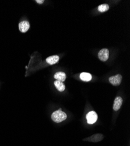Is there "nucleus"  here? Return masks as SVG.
<instances>
[{"label": "nucleus", "instance_id": "nucleus-1", "mask_svg": "<svg viewBox=\"0 0 130 146\" xmlns=\"http://www.w3.org/2000/svg\"><path fill=\"white\" fill-rule=\"evenodd\" d=\"M67 117V114L61 111V109L54 112L51 115V119L55 123L61 122V121L65 120Z\"/></svg>", "mask_w": 130, "mask_h": 146}, {"label": "nucleus", "instance_id": "nucleus-2", "mask_svg": "<svg viewBox=\"0 0 130 146\" xmlns=\"http://www.w3.org/2000/svg\"><path fill=\"white\" fill-rule=\"evenodd\" d=\"M122 76L120 74H117L114 76H112L109 78V82L114 86H119L122 81Z\"/></svg>", "mask_w": 130, "mask_h": 146}, {"label": "nucleus", "instance_id": "nucleus-3", "mask_svg": "<svg viewBox=\"0 0 130 146\" xmlns=\"http://www.w3.org/2000/svg\"><path fill=\"white\" fill-rule=\"evenodd\" d=\"M86 119L88 124H93L98 120V115L94 111L89 112L86 115Z\"/></svg>", "mask_w": 130, "mask_h": 146}, {"label": "nucleus", "instance_id": "nucleus-4", "mask_svg": "<svg viewBox=\"0 0 130 146\" xmlns=\"http://www.w3.org/2000/svg\"><path fill=\"white\" fill-rule=\"evenodd\" d=\"M99 58L102 62L107 61L109 57V51L108 48H102L98 53Z\"/></svg>", "mask_w": 130, "mask_h": 146}, {"label": "nucleus", "instance_id": "nucleus-5", "mask_svg": "<svg viewBox=\"0 0 130 146\" xmlns=\"http://www.w3.org/2000/svg\"><path fill=\"white\" fill-rule=\"evenodd\" d=\"M30 28L29 22L27 21H23L19 23V29L22 33L26 32Z\"/></svg>", "mask_w": 130, "mask_h": 146}, {"label": "nucleus", "instance_id": "nucleus-6", "mask_svg": "<svg viewBox=\"0 0 130 146\" xmlns=\"http://www.w3.org/2000/svg\"><path fill=\"white\" fill-rule=\"evenodd\" d=\"M103 138H104V136L102 135H101V134H96V135H94L87 139H84V140L96 143V142H99V141L102 140L103 139Z\"/></svg>", "mask_w": 130, "mask_h": 146}, {"label": "nucleus", "instance_id": "nucleus-7", "mask_svg": "<svg viewBox=\"0 0 130 146\" xmlns=\"http://www.w3.org/2000/svg\"><path fill=\"white\" fill-rule=\"evenodd\" d=\"M123 104V99L121 98L120 96H117L115 98L114 102V105H113V110L115 111H119L120 108H121V105Z\"/></svg>", "mask_w": 130, "mask_h": 146}, {"label": "nucleus", "instance_id": "nucleus-8", "mask_svg": "<svg viewBox=\"0 0 130 146\" xmlns=\"http://www.w3.org/2000/svg\"><path fill=\"white\" fill-rule=\"evenodd\" d=\"M54 77L57 80V81H59L61 82H63L66 80L67 76H66V74L64 72L62 71H59V72H57Z\"/></svg>", "mask_w": 130, "mask_h": 146}, {"label": "nucleus", "instance_id": "nucleus-9", "mask_svg": "<svg viewBox=\"0 0 130 146\" xmlns=\"http://www.w3.org/2000/svg\"><path fill=\"white\" fill-rule=\"evenodd\" d=\"M59 59H60V57L57 55L51 56L46 58V62L50 65H53L58 62Z\"/></svg>", "mask_w": 130, "mask_h": 146}, {"label": "nucleus", "instance_id": "nucleus-10", "mask_svg": "<svg viewBox=\"0 0 130 146\" xmlns=\"http://www.w3.org/2000/svg\"><path fill=\"white\" fill-rule=\"evenodd\" d=\"M54 86L55 88L60 92H63L65 89V85L63 84V82L61 81L56 80L55 81H54Z\"/></svg>", "mask_w": 130, "mask_h": 146}, {"label": "nucleus", "instance_id": "nucleus-11", "mask_svg": "<svg viewBox=\"0 0 130 146\" xmlns=\"http://www.w3.org/2000/svg\"><path fill=\"white\" fill-rule=\"evenodd\" d=\"M80 78L83 81L88 82L92 80V75L88 72H82L80 74Z\"/></svg>", "mask_w": 130, "mask_h": 146}, {"label": "nucleus", "instance_id": "nucleus-12", "mask_svg": "<svg viewBox=\"0 0 130 146\" xmlns=\"http://www.w3.org/2000/svg\"><path fill=\"white\" fill-rule=\"evenodd\" d=\"M109 9V6L108 4H101L98 7V10L100 13H104V12L108 11Z\"/></svg>", "mask_w": 130, "mask_h": 146}, {"label": "nucleus", "instance_id": "nucleus-13", "mask_svg": "<svg viewBox=\"0 0 130 146\" xmlns=\"http://www.w3.org/2000/svg\"><path fill=\"white\" fill-rule=\"evenodd\" d=\"M36 2H37V3H38V4H42L44 3V1H43V0H36Z\"/></svg>", "mask_w": 130, "mask_h": 146}]
</instances>
